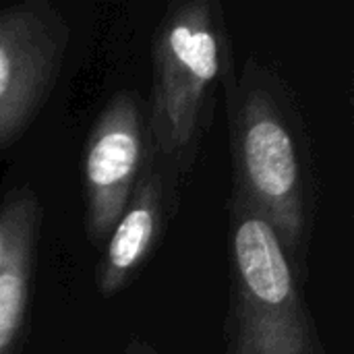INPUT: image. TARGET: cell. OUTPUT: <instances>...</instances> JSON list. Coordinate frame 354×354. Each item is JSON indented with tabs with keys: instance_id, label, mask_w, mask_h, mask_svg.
Returning a JSON list of instances; mask_svg holds the SVG:
<instances>
[{
	"instance_id": "1",
	"label": "cell",
	"mask_w": 354,
	"mask_h": 354,
	"mask_svg": "<svg viewBox=\"0 0 354 354\" xmlns=\"http://www.w3.org/2000/svg\"><path fill=\"white\" fill-rule=\"evenodd\" d=\"M220 71V37L212 4L170 6L153 46L151 139L170 158H189L207 91Z\"/></svg>"
},
{
	"instance_id": "2",
	"label": "cell",
	"mask_w": 354,
	"mask_h": 354,
	"mask_svg": "<svg viewBox=\"0 0 354 354\" xmlns=\"http://www.w3.org/2000/svg\"><path fill=\"white\" fill-rule=\"evenodd\" d=\"M234 224L236 354H309V328L286 251L247 201Z\"/></svg>"
},
{
	"instance_id": "3",
	"label": "cell",
	"mask_w": 354,
	"mask_h": 354,
	"mask_svg": "<svg viewBox=\"0 0 354 354\" xmlns=\"http://www.w3.org/2000/svg\"><path fill=\"white\" fill-rule=\"evenodd\" d=\"M239 168L245 199L276 230L282 247L305 236V191L295 139L263 89H251L239 118Z\"/></svg>"
},
{
	"instance_id": "4",
	"label": "cell",
	"mask_w": 354,
	"mask_h": 354,
	"mask_svg": "<svg viewBox=\"0 0 354 354\" xmlns=\"http://www.w3.org/2000/svg\"><path fill=\"white\" fill-rule=\"evenodd\" d=\"M68 46L62 12L46 0L0 8V147L15 141L52 91Z\"/></svg>"
},
{
	"instance_id": "5",
	"label": "cell",
	"mask_w": 354,
	"mask_h": 354,
	"mask_svg": "<svg viewBox=\"0 0 354 354\" xmlns=\"http://www.w3.org/2000/svg\"><path fill=\"white\" fill-rule=\"evenodd\" d=\"M141 153V112L131 93H118L87 139V232L93 241L108 239L122 216L139 176Z\"/></svg>"
},
{
	"instance_id": "6",
	"label": "cell",
	"mask_w": 354,
	"mask_h": 354,
	"mask_svg": "<svg viewBox=\"0 0 354 354\" xmlns=\"http://www.w3.org/2000/svg\"><path fill=\"white\" fill-rule=\"evenodd\" d=\"M39 205L29 189L10 191L0 205V354L19 340L33 268Z\"/></svg>"
},
{
	"instance_id": "7",
	"label": "cell",
	"mask_w": 354,
	"mask_h": 354,
	"mask_svg": "<svg viewBox=\"0 0 354 354\" xmlns=\"http://www.w3.org/2000/svg\"><path fill=\"white\" fill-rule=\"evenodd\" d=\"M160 216V185L158 178L147 176L133 191L122 216L108 236L106 255L100 268V286L104 295L124 286L131 274L143 263L158 236Z\"/></svg>"
}]
</instances>
